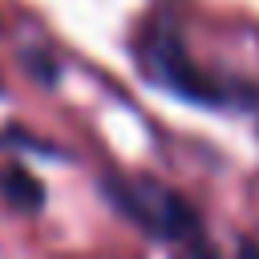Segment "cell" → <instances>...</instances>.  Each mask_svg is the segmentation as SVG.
I'll list each match as a JSON object with an SVG mask.
<instances>
[{"instance_id":"obj_1","label":"cell","mask_w":259,"mask_h":259,"mask_svg":"<svg viewBox=\"0 0 259 259\" xmlns=\"http://www.w3.org/2000/svg\"><path fill=\"white\" fill-rule=\"evenodd\" d=\"M105 194L142 231H150L158 239H170V243H186L198 259H210L206 235H202V223H198L194 206L182 194H174L170 186H162L154 178H109Z\"/></svg>"},{"instance_id":"obj_2","label":"cell","mask_w":259,"mask_h":259,"mask_svg":"<svg viewBox=\"0 0 259 259\" xmlns=\"http://www.w3.org/2000/svg\"><path fill=\"white\" fill-rule=\"evenodd\" d=\"M138 61L154 77V85L170 89L182 101H194V105H227L231 101V89L223 81H214L210 73H202L190 61V53L178 40V32L170 24H162V20L146 28V36L138 45Z\"/></svg>"},{"instance_id":"obj_3","label":"cell","mask_w":259,"mask_h":259,"mask_svg":"<svg viewBox=\"0 0 259 259\" xmlns=\"http://www.w3.org/2000/svg\"><path fill=\"white\" fill-rule=\"evenodd\" d=\"M0 194H4L16 210H24V214H32V210L45 206V186H40L28 170H20V166L0 170Z\"/></svg>"},{"instance_id":"obj_4","label":"cell","mask_w":259,"mask_h":259,"mask_svg":"<svg viewBox=\"0 0 259 259\" xmlns=\"http://www.w3.org/2000/svg\"><path fill=\"white\" fill-rule=\"evenodd\" d=\"M239 259H259V243L255 239H243L239 243Z\"/></svg>"},{"instance_id":"obj_5","label":"cell","mask_w":259,"mask_h":259,"mask_svg":"<svg viewBox=\"0 0 259 259\" xmlns=\"http://www.w3.org/2000/svg\"><path fill=\"white\" fill-rule=\"evenodd\" d=\"M0 93H4V85H0Z\"/></svg>"}]
</instances>
